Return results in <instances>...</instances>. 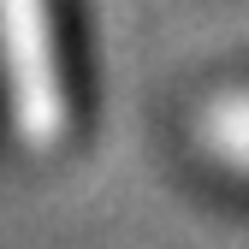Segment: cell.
Listing matches in <instances>:
<instances>
[{
  "mask_svg": "<svg viewBox=\"0 0 249 249\" xmlns=\"http://www.w3.org/2000/svg\"><path fill=\"white\" fill-rule=\"evenodd\" d=\"M0 48H6V77H12V107L24 131L48 142L66 119V89L53 66V18L48 0H0Z\"/></svg>",
  "mask_w": 249,
  "mask_h": 249,
  "instance_id": "1",
  "label": "cell"
},
{
  "mask_svg": "<svg viewBox=\"0 0 249 249\" xmlns=\"http://www.w3.org/2000/svg\"><path fill=\"white\" fill-rule=\"evenodd\" d=\"M202 131H208V142L220 148L226 160L249 166V95H243V89H226V95H213V101H208Z\"/></svg>",
  "mask_w": 249,
  "mask_h": 249,
  "instance_id": "2",
  "label": "cell"
}]
</instances>
